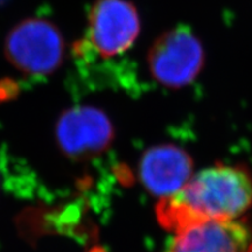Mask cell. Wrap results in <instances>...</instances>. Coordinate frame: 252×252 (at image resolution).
Segmentation results:
<instances>
[{"mask_svg": "<svg viewBox=\"0 0 252 252\" xmlns=\"http://www.w3.org/2000/svg\"><path fill=\"white\" fill-rule=\"evenodd\" d=\"M166 252H252V230L239 220H212L176 232Z\"/></svg>", "mask_w": 252, "mask_h": 252, "instance_id": "8992f818", "label": "cell"}, {"mask_svg": "<svg viewBox=\"0 0 252 252\" xmlns=\"http://www.w3.org/2000/svg\"><path fill=\"white\" fill-rule=\"evenodd\" d=\"M193 174V160L185 150L172 144L151 147L139 165L141 184L156 196H171L187 184Z\"/></svg>", "mask_w": 252, "mask_h": 252, "instance_id": "52a82bcc", "label": "cell"}, {"mask_svg": "<svg viewBox=\"0 0 252 252\" xmlns=\"http://www.w3.org/2000/svg\"><path fill=\"white\" fill-rule=\"evenodd\" d=\"M252 206V175L242 166L215 165L191 176L180 190L162 197L158 220L176 232L212 220H235Z\"/></svg>", "mask_w": 252, "mask_h": 252, "instance_id": "6da1fadb", "label": "cell"}, {"mask_svg": "<svg viewBox=\"0 0 252 252\" xmlns=\"http://www.w3.org/2000/svg\"><path fill=\"white\" fill-rule=\"evenodd\" d=\"M19 94L17 82L11 78H4L0 81V100H9Z\"/></svg>", "mask_w": 252, "mask_h": 252, "instance_id": "ba28073f", "label": "cell"}, {"mask_svg": "<svg viewBox=\"0 0 252 252\" xmlns=\"http://www.w3.org/2000/svg\"><path fill=\"white\" fill-rule=\"evenodd\" d=\"M204 64L203 47L186 25L165 32L149 52V67L154 80L168 88L191 83Z\"/></svg>", "mask_w": 252, "mask_h": 252, "instance_id": "3957f363", "label": "cell"}, {"mask_svg": "<svg viewBox=\"0 0 252 252\" xmlns=\"http://www.w3.org/2000/svg\"><path fill=\"white\" fill-rule=\"evenodd\" d=\"M5 53L18 70L31 76H47L62 64L64 41L54 24L40 18L20 21L9 32Z\"/></svg>", "mask_w": 252, "mask_h": 252, "instance_id": "7a4b0ae2", "label": "cell"}, {"mask_svg": "<svg viewBox=\"0 0 252 252\" xmlns=\"http://www.w3.org/2000/svg\"><path fill=\"white\" fill-rule=\"evenodd\" d=\"M89 24L91 47L104 59L127 50L140 32L137 8L127 0H97Z\"/></svg>", "mask_w": 252, "mask_h": 252, "instance_id": "5b68a950", "label": "cell"}, {"mask_svg": "<svg viewBox=\"0 0 252 252\" xmlns=\"http://www.w3.org/2000/svg\"><path fill=\"white\" fill-rule=\"evenodd\" d=\"M113 126L105 112L90 105L71 108L60 116L56 140L60 150L74 160L99 156L111 145Z\"/></svg>", "mask_w": 252, "mask_h": 252, "instance_id": "277c9868", "label": "cell"}]
</instances>
